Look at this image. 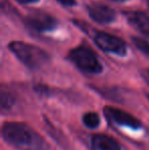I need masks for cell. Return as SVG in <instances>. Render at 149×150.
Returning a JSON list of instances; mask_svg holds the SVG:
<instances>
[{"label": "cell", "instance_id": "cell-2", "mask_svg": "<svg viewBox=\"0 0 149 150\" xmlns=\"http://www.w3.org/2000/svg\"><path fill=\"white\" fill-rule=\"evenodd\" d=\"M8 47L18 59L30 69H39L48 61L47 53L37 46L20 41H13Z\"/></svg>", "mask_w": 149, "mask_h": 150}, {"label": "cell", "instance_id": "cell-9", "mask_svg": "<svg viewBox=\"0 0 149 150\" xmlns=\"http://www.w3.org/2000/svg\"><path fill=\"white\" fill-rule=\"evenodd\" d=\"M92 146L96 150H121L119 143L114 138L104 134H95L91 138Z\"/></svg>", "mask_w": 149, "mask_h": 150}, {"label": "cell", "instance_id": "cell-1", "mask_svg": "<svg viewBox=\"0 0 149 150\" xmlns=\"http://www.w3.org/2000/svg\"><path fill=\"white\" fill-rule=\"evenodd\" d=\"M1 133L4 140L18 150H48L45 140L24 122H4Z\"/></svg>", "mask_w": 149, "mask_h": 150}, {"label": "cell", "instance_id": "cell-7", "mask_svg": "<svg viewBox=\"0 0 149 150\" xmlns=\"http://www.w3.org/2000/svg\"><path fill=\"white\" fill-rule=\"evenodd\" d=\"M88 12L92 20L100 24H107V23L114 21L115 18V12L104 4H92L88 7Z\"/></svg>", "mask_w": 149, "mask_h": 150}, {"label": "cell", "instance_id": "cell-15", "mask_svg": "<svg viewBox=\"0 0 149 150\" xmlns=\"http://www.w3.org/2000/svg\"><path fill=\"white\" fill-rule=\"evenodd\" d=\"M20 3H33V2H37L38 0H18Z\"/></svg>", "mask_w": 149, "mask_h": 150}, {"label": "cell", "instance_id": "cell-4", "mask_svg": "<svg viewBox=\"0 0 149 150\" xmlns=\"http://www.w3.org/2000/svg\"><path fill=\"white\" fill-rule=\"evenodd\" d=\"M94 40H95L96 45L101 48L103 51L112 52V53L119 56L126 54L127 47H126L125 42L115 36L110 35L108 33H104V32H99L96 34Z\"/></svg>", "mask_w": 149, "mask_h": 150}, {"label": "cell", "instance_id": "cell-3", "mask_svg": "<svg viewBox=\"0 0 149 150\" xmlns=\"http://www.w3.org/2000/svg\"><path fill=\"white\" fill-rule=\"evenodd\" d=\"M68 58L81 71L88 74H99L102 71V64L93 50L86 46H80L73 49Z\"/></svg>", "mask_w": 149, "mask_h": 150}, {"label": "cell", "instance_id": "cell-13", "mask_svg": "<svg viewBox=\"0 0 149 150\" xmlns=\"http://www.w3.org/2000/svg\"><path fill=\"white\" fill-rule=\"evenodd\" d=\"M57 1L66 6H73L76 4V0H57Z\"/></svg>", "mask_w": 149, "mask_h": 150}, {"label": "cell", "instance_id": "cell-14", "mask_svg": "<svg viewBox=\"0 0 149 150\" xmlns=\"http://www.w3.org/2000/svg\"><path fill=\"white\" fill-rule=\"evenodd\" d=\"M142 76L145 79V81L149 83V69H144L143 73H142Z\"/></svg>", "mask_w": 149, "mask_h": 150}, {"label": "cell", "instance_id": "cell-8", "mask_svg": "<svg viewBox=\"0 0 149 150\" xmlns=\"http://www.w3.org/2000/svg\"><path fill=\"white\" fill-rule=\"evenodd\" d=\"M128 22L142 34L149 36V16L142 11H131L127 13Z\"/></svg>", "mask_w": 149, "mask_h": 150}, {"label": "cell", "instance_id": "cell-6", "mask_svg": "<svg viewBox=\"0 0 149 150\" xmlns=\"http://www.w3.org/2000/svg\"><path fill=\"white\" fill-rule=\"evenodd\" d=\"M26 23L37 31H49L56 27L57 23L52 16L44 12L36 11L27 16Z\"/></svg>", "mask_w": 149, "mask_h": 150}, {"label": "cell", "instance_id": "cell-16", "mask_svg": "<svg viewBox=\"0 0 149 150\" xmlns=\"http://www.w3.org/2000/svg\"><path fill=\"white\" fill-rule=\"evenodd\" d=\"M115 1H119V2H124V1H127V0H115Z\"/></svg>", "mask_w": 149, "mask_h": 150}, {"label": "cell", "instance_id": "cell-11", "mask_svg": "<svg viewBox=\"0 0 149 150\" xmlns=\"http://www.w3.org/2000/svg\"><path fill=\"white\" fill-rule=\"evenodd\" d=\"M14 97L9 92L2 89L1 91V110L6 111L10 110L14 105Z\"/></svg>", "mask_w": 149, "mask_h": 150}, {"label": "cell", "instance_id": "cell-10", "mask_svg": "<svg viewBox=\"0 0 149 150\" xmlns=\"http://www.w3.org/2000/svg\"><path fill=\"white\" fill-rule=\"evenodd\" d=\"M83 122L90 129H95L100 125V117L95 111H88L83 115Z\"/></svg>", "mask_w": 149, "mask_h": 150}, {"label": "cell", "instance_id": "cell-12", "mask_svg": "<svg viewBox=\"0 0 149 150\" xmlns=\"http://www.w3.org/2000/svg\"><path fill=\"white\" fill-rule=\"evenodd\" d=\"M133 40V43L138 49L141 52H143L146 55H149V42L146 41L144 39H141L139 37H133L132 38Z\"/></svg>", "mask_w": 149, "mask_h": 150}, {"label": "cell", "instance_id": "cell-5", "mask_svg": "<svg viewBox=\"0 0 149 150\" xmlns=\"http://www.w3.org/2000/svg\"><path fill=\"white\" fill-rule=\"evenodd\" d=\"M104 115L112 122L121 127H128L132 129H139L141 127V122L132 115L131 113L117 108L114 106H105L103 108Z\"/></svg>", "mask_w": 149, "mask_h": 150}]
</instances>
